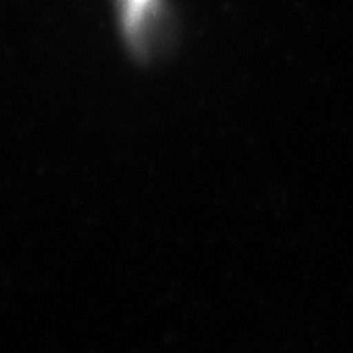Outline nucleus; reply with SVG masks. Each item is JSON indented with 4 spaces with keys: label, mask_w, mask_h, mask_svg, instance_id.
<instances>
[{
    "label": "nucleus",
    "mask_w": 353,
    "mask_h": 353,
    "mask_svg": "<svg viewBox=\"0 0 353 353\" xmlns=\"http://www.w3.org/2000/svg\"><path fill=\"white\" fill-rule=\"evenodd\" d=\"M150 2L152 0H123V4H125V20L130 31H134L139 26Z\"/></svg>",
    "instance_id": "obj_1"
}]
</instances>
